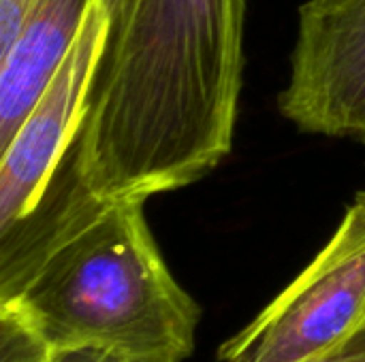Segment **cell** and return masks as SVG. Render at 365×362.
I'll use <instances>...</instances> for the list:
<instances>
[{"label": "cell", "instance_id": "6da1fadb", "mask_svg": "<svg viewBox=\"0 0 365 362\" xmlns=\"http://www.w3.org/2000/svg\"><path fill=\"white\" fill-rule=\"evenodd\" d=\"M107 32L73 145L103 203L192 186L231 154L248 0H101Z\"/></svg>", "mask_w": 365, "mask_h": 362}, {"label": "cell", "instance_id": "7a4b0ae2", "mask_svg": "<svg viewBox=\"0 0 365 362\" xmlns=\"http://www.w3.org/2000/svg\"><path fill=\"white\" fill-rule=\"evenodd\" d=\"M6 303L53 348L94 346L135 362L186 361L201 316L163 260L141 198L105 203Z\"/></svg>", "mask_w": 365, "mask_h": 362}, {"label": "cell", "instance_id": "3957f363", "mask_svg": "<svg viewBox=\"0 0 365 362\" xmlns=\"http://www.w3.org/2000/svg\"><path fill=\"white\" fill-rule=\"evenodd\" d=\"M365 326V192L299 277L218 352L220 362H299Z\"/></svg>", "mask_w": 365, "mask_h": 362}, {"label": "cell", "instance_id": "277c9868", "mask_svg": "<svg viewBox=\"0 0 365 362\" xmlns=\"http://www.w3.org/2000/svg\"><path fill=\"white\" fill-rule=\"evenodd\" d=\"M280 113L302 132L365 143V0H306Z\"/></svg>", "mask_w": 365, "mask_h": 362}, {"label": "cell", "instance_id": "5b68a950", "mask_svg": "<svg viewBox=\"0 0 365 362\" xmlns=\"http://www.w3.org/2000/svg\"><path fill=\"white\" fill-rule=\"evenodd\" d=\"M105 32L107 15L96 0L45 92L0 149V235L26 222L71 164Z\"/></svg>", "mask_w": 365, "mask_h": 362}, {"label": "cell", "instance_id": "8992f818", "mask_svg": "<svg viewBox=\"0 0 365 362\" xmlns=\"http://www.w3.org/2000/svg\"><path fill=\"white\" fill-rule=\"evenodd\" d=\"M53 350L17 303H0V362H49Z\"/></svg>", "mask_w": 365, "mask_h": 362}, {"label": "cell", "instance_id": "52a82bcc", "mask_svg": "<svg viewBox=\"0 0 365 362\" xmlns=\"http://www.w3.org/2000/svg\"><path fill=\"white\" fill-rule=\"evenodd\" d=\"M43 0H0V55L13 45L30 9Z\"/></svg>", "mask_w": 365, "mask_h": 362}, {"label": "cell", "instance_id": "ba28073f", "mask_svg": "<svg viewBox=\"0 0 365 362\" xmlns=\"http://www.w3.org/2000/svg\"><path fill=\"white\" fill-rule=\"evenodd\" d=\"M299 362H365V326L342 344Z\"/></svg>", "mask_w": 365, "mask_h": 362}, {"label": "cell", "instance_id": "9c48e42d", "mask_svg": "<svg viewBox=\"0 0 365 362\" xmlns=\"http://www.w3.org/2000/svg\"><path fill=\"white\" fill-rule=\"evenodd\" d=\"M49 362H135L128 356L115 354L105 348L94 346H64L56 348Z\"/></svg>", "mask_w": 365, "mask_h": 362}]
</instances>
